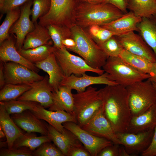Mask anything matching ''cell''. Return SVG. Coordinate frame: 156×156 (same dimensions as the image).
Masks as SVG:
<instances>
[{
  "label": "cell",
  "mask_w": 156,
  "mask_h": 156,
  "mask_svg": "<svg viewBox=\"0 0 156 156\" xmlns=\"http://www.w3.org/2000/svg\"><path fill=\"white\" fill-rule=\"evenodd\" d=\"M103 113L116 133L126 132L132 118L125 87L106 85L99 90Z\"/></svg>",
  "instance_id": "6da1fadb"
},
{
  "label": "cell",
  "mask_w": 156,
  "mask_h": 156,
  "mask_svg": "<svg viewBox=\"0 0 156 156\" xmlns=\"http://www.w3.org/2000/svg\"><path fill=\"white\" fill-rule=\"evenodd\" d=\"M125 14L109 3L91 4L79 2L74 15L73 23L82 28L94 25L101 26L118 18Z\"/></svg>",
  "instance_id": "7a4b0ae2"
},
{
  "label": "cell",
  "mask_w": 156,
  "mask_h": 156,
  "mask_svg": "<svg viewBox=\"0 0 156 156\" xmlns=\"http://www.w3.org/2000/svg\"><path fill=\"white\" fill-rule=\"evenodd\" d=\"M70 29L71 38L76 44L73 52L80 56L91 67L101 69L108 57L82 27L73 23Z\"/></svg>",
  "instance_id": "3957f363"
},
{
  "label": "cell",
  "mask_w": 156,
  "mask_h": 156,
  "mask_svg": "<svg viewBox=\"0 0 156 156\" xmlns=\"http://www.w3.org/2000/svg\"><path fill=\"white\" fill-rule=\"evenodd\" d=\"M102 68L110 79L125 87L150 77L149 74L137 70L120 57H108Z\"/></svg>",
  "instance_id": "277c9868"
},
{
  "label": "cell",
  "mask_w": 156,
  "mask_h": 156,
  "mask_svg": "<svg viewBox=\"0 0 156 156\" xmlns=\"http://www.w3.org/2000/svg\"><path fill=\"white\" fill-rule=\"evenodd\" d=\"M73 96V116L77 124L81 127L101 107L102 101L99 90L91 86Z\"/></svg>",
  "instance_id": "5b68a950"
},
{
  "label": "cell",
  "mask_w": 156,
  "mask_h": 156,
  "mask_svg": "<svg viewBox=\"0 0 156 156\" xmlns=\"http://www.w3.org/2000/svg\"><path fill=\"white\" fill-rule=\"evenodd\" d=\"M132 117L145 112L156 102V92L148 79L126 87Z\"/></svg>",
  "instance_id": "8992f818"
},
{
  "label": "cell",
  "mask_w": 156,
  "mask_h": 156,
  "mask_svg": "<svg viewBox=\"0 0 156 156\" xmlns=\"http://www.w3.org/2000/svg\"><path fill=\"white\" fill-rule=\"evenodd\" d=\"M53 52L64 77L73 74L80 76L87 72L95 73L99 75L104 72L103 69L91 67L83 58L70 53L65 47L61 49L55 47Z\"/></svg>",
  "instance_id": "52a82bcc"
},
{
  "label": "cell",
  "mask_w": 156,
  "mask_h": 156,
  "mask_svg": "<svg viewBox=\"0 0 156 156\" xmlns=\"http://www.w3.org/2000/svg\"><path fill=\"white\" fill-rule=\"evenodd\" d=\"M62 125L77 138L91 156H98L104 148L114 144L109 140L90 133L75 122H67L63 123Z\"/></svg>",
  "instance_id": "ba28073f"
},
{
  "label": "cell",
  "mask_w": 156,
  "mask_h": 156,
  "mask_svg": "<svg viewBox=\"0 0 156 156\" xmlns=\"http://www.w3.org/2000/svg\"><path fill=\"white\" fill-rule=\"evenodd\" d=\"M49 12L43 16L44 20L50 24L66 25L73 19L78 3L77 0H51Z\"/></svg>",
  "instance_id": "9c48e42d"
},
{
  "label": "cell",
  "mask_w": 156,
  "mask_h": 156,
  "mask_svg": "<svg viewBox=\"0 0 156 156\" xmlns=\"http://www.w3.org/2000/svg\"><path fill=\"white\" fill-rule=\"evenodd\" d=\"M3 63L5 84H31L44 77L22 64L13 62Z\"/></svg>",
  "instance_id": "30bf717a"
},
{
  "label": "cell",
  "mask_w": 156,
  "mask_h": 156,
  "mask_svg": "<svg viewBox=\"0 0 156 156\" xmlns=\"http://www.w3.org/2000/svg\"><path fill=\"white\" fill-rule=\"evenodd\" d=\"M154 130L138 133H116L120 145L125 148L130 156L141 154L151 142Z\"/></svg>",
  "instance_id": "8fae6325"
},
{
  "label": "cell",
  "mask_w": 156,
  "mask_h": 156,
  "mask_svg": "<svg viewBox=\"0 0 156 156\" xmlns=\"http://www.w3.org/2000/svg\"><path fill=\"white\" fill-rule=\"evenodd\" d=\"M81 127L94 136L107 139L114 144H121L116 133L104 116L102 107Z\"/></svg>",
  "instance_id": "7c38bea8"
},
{
  "label": "cell",
  "mask_w": 156,
  "mask_h": 156,
  "mask_svg": "<svg viewBox=\"0 0 156 156\" xmlns=\"http://www.w3.org/2000/svg\"><path fill=\"white\" fill-rule=\"evenodd\" d=\"M33 0H30L21 6L20 15L10 28L9 34H15V46L17 50L22 49L25 37L28 33L33 31L35 25L30 19Z\"/></svg>",
  "instance_id": "4fadbf2b"
},
{
  "label": "cell",
  "mask_w": 156,
  "mask_h": 156,
  "mask_svg": "<svg viewBox=\"0 0 156 156\" xmlns=\"http://www.w3.org/2000/svg\"><path fill=\"white\" fill-rule=\"evenodd\" d=\"M116 36L125 50L146 58L152 62H156L155 54L140 35L131 31Z\"/></svg>",
  "instance_id": "5bb4252c"
},
{
  "label": "cell",
  "mask_w": 156,
  "mask_h": 156,
  "mask_svg": "<svg viewBox=\"0 0 156 156\" xmlns=\"http://www.w3.org/2000/svg\"><path fill=\"white\" fill-rule=\"evenodd\" d=\"M53 91L49 83V77L46 75L42 80L33 83L30 89L16 100L36 102L45 108L49 107L53 103Z\"/></svg>",
  "instance_id": "9a60e30c"
},
{
  "label": "cell",
  "mask_w": 156,
  "mask_h": 156,
  "mask_svg": "<svg viewBox=\"0 0 156 156\" xmlns=\"http://www.w3.org/2000/svg\"><path fill=\"white\" fill-rule=\"evenodd\" d=\"M102 84L106 85L118 84L110 79L108 74L105 72L97 76H90L86 74L80 76L73 74L64 77L60 86L69 88L76 90L77 92H79L84 91L87 88L92 85Z\"/></svg>",
  "instance_id": "2e32d148"
},
{
  "label": "cell",
  "mask_w": 156,
  "mask_h": 156,
  "mask_svg": "<svg viewBox=\"0 0 156 156\" xmlns=\"http://www.w3.org/2000/svg\"><path fill=\"white\" fill-rule=\"evenodd\" d=\"M10 115L15 124L25 131L48 135L49 124L38 118L30 110H26L21 113Z\"/></svg>",
  "instance_id": "e0dca14e"
},
{
  "label": "cell",
  "mask_w": 156,
  "mask_h": 156,
  "mask_svg": "<svg viewBox=\"0 0 156 156\" xmlns=\"http://www.w3.org/2000/svg\"><path fill=\"white\" fill-rule=\"evenodd\" d=\"M31 112L38 118L44 120L59 131L63 133L65 129L62 124L67 122L77 123L74 116L64 111L48 110L39 104Z\"/></svg>",
  "instance_id": "ac0fdd59"
},
{
  "label": "cell",
  "mask_w": 156,
  "mask_h": 156,
  "mask_svg": "<svg viewBox=\"0 0 156 156\" xmlns=\"http://www.w3.org/2000/svg\"><path fill=\"white\" fill-rule=\"evenodd\" d=\"M11 35L9 38L0 44V61L3 63L13 62L18 63L38 72L39 69L35 64L27 60L18 52L15 46L16 36L14 34Z\"/></svg>",
  "instance_id": "d6986e66"
},
{
  "label": "cell",
  "mask_w": 156,
  "mask_h": 156,
  "mask_svg": "<svg viewBox=\"0 0 156 156\" xmlns=\"http://www.w3.org/2000/svg\"><path fill=\"white\" fill-rule=\"evenodd\" d=\"M48 128V135L64 156H68L70 151L74 148L83 145L73 133L66 128L63 133L59 131L49 124Z\"/></svg>",
  "instance_id": "ffe728a7"
},
{
  "label": "cell",
  "mask_w": 156,
  "mask_h": 156,
  "mask_svg": "<svg viewBox=\"0 0 156 156\" xmlns=\"http://www.w3.org/2000/svg\"><path fill=\"white\" fill-rule=\"evenodd\" d=\"M142 18L130 11L118 18L101 26L112 32L115 36H118L131 31H138V25Z\"/></svg>",
  "instance_id": "44dd1931"
},
{
  "label": "cell",
  "mask_w": 156,
  "mask_h": 156,
  "mask_svg": "<svg viewBox=\"0 0 156 156\" xmlns=\"http://www.w3.org/2000/svg\"><path fill=\"white\" fill-rule=\"evenodd\" d=\"M156 127V102L143 113L132 117L126 132L138 133Z\"/></svg>",
  "instance_id": "7402d4cb"
},
{
  "label": "cell",
  "mask_w": 156,
  "mask_h": 156,
  "mask_svg": "<svg viewBox=\"0 0 156 156\" xmlns=\"http://www.w3.org/2000/svg\"><path fill=\"white\" fill-rule=\"evenodd\" d=\"M35 65L39 69L47 73L50 85L54 91H57L64 76L53 52L45 60L36 63Z\"/></svg>",
  "instance_id": "603a6c76"
},
{
  "label": "cell",
  "mask_w": 156,
  "mask_h": 156,
  "mask_svg": "<svg viewBox=\"0 0 156 156\" xmlns=\"http://www.w3.org/2000/svg\"><path fill=\"white\" fill-rule=\"evenodd\" d=\"M10 115L4 106L0 103V127L5 135L8 148L11 149L15 141L25 132L15 124Z\"/></svg>",
  "instance_id": "cb8c5ba5"
},
{
  "label": "cell",
  "mask_w": 156,
  "mask_h": 156,
  "mask_svg": "<svg viewBox=\"0 0 156 156\" xmlns=\"http://www.w3.org/2000/svg\"><path fill=\"white\" fill-rule=\"evenodd\" d=\"M72 90L69 88L60 86L57 91H53V103L49 110L64 111L73 116L74 102Z\"/></svg>",
  "instance_id": "d4e9b609"
},
{
  "label": "cell",
  "mask_w": 156,
  "mask_h": 156,
  "mask_svg": "<svg viewBox=\"0 0 156 156\" xmlns=\"http://www.w3.org/2000/svg\"><path fill=\"white\" fill-rule=\"evenodd\" d=\"M34 30L27 34L24 41L22 49H33L45 44L51 45L49 40L51 39L46 27L34 23Z\"/></svg>",
  "instance_id": "484cf974"
},
{
  "label": "cell",
  "mask_w": 156,
  "mask_h": 156,
  "mask_svg": "<svg viewBox=\"0 0 156 156\" xmlns=\"http://www.w3.org/2000/svg\"><path fill=\"white\" fill-rule=\"evenodd\" d=\"M137 27L138 32L156 56V16L142 18Z\"/></svg>",
  "instance_id": "4316f807"
},
{
  "label": "cell",
  "mask_w": 156,
  "mask_h": 156,
  "mask_svg": "<svg viewBox=\"0 0 156 156\" xmlns=\"http://www.w3.org/2000/svg\"><path fill=\"white\" fill-rule=\"evenodd\" d=\"M127 7L142 18L156 16V0H128Z\"/></svg>",
  "instance_id": "83f0119b"
},
{
  "label": "cell",
  "mask_w": 156,
  "mask_h": 156,
  "mask_svg": "<svg viewBox=\"0 0 156 156\" xmlns=\"http://www.w3.org/2000/svg\"><path fill=\"white\" fill-rule=\"evenodd\" d=\"M51 141L48 135L38 136L35 133L26 132L15 141L13 148L25 147L33 151L43 143Z\"/></svg>",
  "instance_id": "f1b7e54d"
},
{
  "label": "cell",
  "mask_w": 156,
  "mask_h": 156,
  "mask_svg": "<svg viewBox=\"0 0 156 156\" xmlns=\"http://www.w3.org/2000/svg\"><path fill=\"white\" fill-rule=\"evenodd\" d=\"M55 47L45 44L27 49L18 50L19 53L30 62L35 64L42 61L53 52Z\"/></svg>",
  "instance_id": "f546056e"
},
{
  "label": "cell",
  "mask_w": 156,
  "mask_h": 156,
  "mask_svg": "<svg viewBox=\"0 0 156 156\" xmlns=\"http://www.w3.org/2000/svg\"><path fill=\"white\" fill-rule=\"evenodd\" d=\"M119 57L137 70L143 73L149 74L153 62L147 59L133 54L125 49Z\"/></svg>",
  "instance_id": "4dcf8cb0"
},
{
  "label": "cell",
  "mask_w": 156,
  "mask_h": 156,
  "mask_svg": "<svg viewBox=\"0 0 156 156\" xmlns=\"http://www.w3.org/2000/svg\"><path fill=\"white\" fill-rule=\"evenodd\" d=\"M32 84H5L0 91V101L17 99L24 93L30 89Z\"/></svg>",
  "instance_id": "1f68e13d"
},
{
  "label": "cell",
  "mask_w": 156,
  "mask_h": 156,
  "mask_svg": "<svg viewBox=\"0 0 156 156\" xmlns=\"http://www.w3.org/2000/svg\"><path fill=\"white\" fill-rule=\"evenodd\" d=\"M46 27L53 42V46L55 48H64V47L62 43L63 40L66 38H71L70 28L66 26L51 24Z\"/></svg>",
  "instance_id": "d6a6232c"
},
{
  "label": "cell",
  "mask_w": 156,
  "mask_h": 156,
  "mask_svg": "<svg viewBox=\"0 0 156 156\" xmlns=\"http://www.w3.org/2000/svg\"><path fill=\"white\" fill-rule=\"evenodd\" d=\"M0 103L4 106L7 112L10 115L19 114L27 110H34L39 104L33 101L17 100L0 101Z\"/></svg>",
  "instance_id": "836d02e7"
},
{
  "label": "cell",
  "mask_w": 156,
  "mask_h": 156,
  "mask_svg": "<svg viewBox=\"0 0 156 156\" xmlns=\"http://www.w3.org/2000/svg\"><path fill=\"white\" fill-rule=\"evenodd\" d=\"M21 9L19 7L8 11L3 22L0 26V44L9 38L10 29L19 17Z\"/></svg>",
  "instance_id": "e575fe53"
},
{
  "label": "cell",
  "mask_w": 156,
  "mask_h": 156,
  "mask_svg": "<svg viewBox=\"0 0 156 156\" xmlns=\"http://www.w3.org/2000/svg\"><path fill=\"white\" fill-rule=\"evenodd\" d=\"M98 45L108 57H119L124 49L116 36Z\"/></svg>",
  "instance_id": "d590c367"
},
{
  "label": "cell",
  "mask_w": 156,
  "mask_h": 156,
  "mask_svg": "<svg viewBox=\"0 0 156 156\" xmlns=\"http://www.w3.org/2000/svg\"><path fill=\"white\" fill-rule=\"evenodd\" d=\"M31 9V21L34 23L38 19L47 14L51 6V0H33Z\"/></svg>",
  "instance_id": "8d00e7d4"
},
{
  "label": "cell",
  "mask_w": 156,
  "mask_h": 156,
  "mask_svg": "<svg viewBox=\"0 0 156 156\" xmlns=\"http://www.w3.org/2000/svg\"><path fill=\"white\" fill-rule=\"evenodd\" d=\"M89 34L98 45L103 43L115 34L112 32L98 25L89 27Z\"/></svg>",
  "instance_id": "74e56055"
},
{
  "label": "cell",
  "mask_w": 156,
  "mask_h": 156,
  "mask_svg": "<svg viewBox=\"0 0 156 156\" xmlns=\"http://www.w3.org/2000/svg\"><path fill=\"white\" fill-rule=\"evenodd\" d=\"M51 142L42 144L33 151V156H64L60 149Z\"/></svg>",
  "instance_id": "f35d334b"
},
{
  "label": "cell",
  "mask_w": 156,
  "mask_h": 156,
  "mask_svg": "<svg viewBox=\"0 0 156 156\" xmlns=\"http://www.w3.org/2000/svg\"><path fill=\"white\" fill-rule=\"evenodd\" d=\"M0 156H32L33 151L29 148L23 147L18 148H1L0 151Z\"/></svg>",
  "instance_id": "ab89813d"
},
{
  "label": "cell",
  "mask_w": 156,
  "mask_h": 156,
  "mask_svg": "<svg viewBox=\"0 0 156 156\" xmlns=\"http://www.w3.org/2000/svg\"><path fill=\"white\" fill-rule=\"evenodd\" d=\"M30 0H4L1 12L4 14L12 9L19 7Z\"/></svg>",
  "instance_id": "60d3db41"
},
{
  "label": "cell",
  "mask_w": 156,
  "mask_h": 156,
  "mask_svg": "<svg viewBox=\"0 0 156 156\" xmlns=\"http://www.w3.org/2000/svg\"><path fill=\"white\" fill-rule=\"evenodd\" d=\"M120 144H114L103 149L98 156H119Z\"/></svg>",
  "instance_id": "b9f144b4"
},
{
  "label": "cell",
  "mask_w": 156,
  "mask_h": 156,
  "mask_svg": "<svg viewBox=\"0 0 156 156\" xmlns=\"http://www.w3.org/2000/svg\"><path fill=\"white\" fill-rule=\"evenodd\" d=\"M141 155L142 156H156V127L150 145Z\"/></svg>",
  "instance_id": "7bdbcfd3"
},
{
  "label": "cell",
  "mask_w": 156,
  "mask_h": 156,
  "mask_svg": "<svg viewBox=\"0 0 156 156\" xmlns=\"http://www.w3.org/2000/svg\"><path fill=\"white\" fill-rule=\"evenodd\" d=\"M91 155L83 145L76 147L69 152L68 156H91Z\"/></svg>",
  "instance_id": "ee69618b"
},
{
  "label": "cell",
  "mask_w": 156,
  "mask_h": 156,
  "mask_svg": "<svg viewBox=\"0 0 156 156\" xmlns=\"http://www.w3.org/2000/svg\"><path fill=\"white\" fill-rule=\"evenodd\" d=\"M103 3L111 4L118 8L124 13L127 12V3L125 0H104Z\"/></svg>",
  "instance_id": "f6af8a7d"
},
{
  "label": "cell",
  "mask_w": 156,
  "mask_h": 156,
  "mask_svg": "<svg viewBox=\"0 0 156 156\" xmlns=\"http://www.w3.org/2000/svg\"><path fill=\"white\" fill-rule=\"evenodd\" d=\"M63 46L68 50L73 52L76 47V42L72 38H66L63 40Z\"/></svg>",
  "instance_id": "bcb514c9"
},
{
  "label": "cell",
  "mask_w": 156,
  "mask_h": 156,
  "mask_svg": "<svg viewBox=\"0 0 156 156\" xmlns=\"http://www.w3.org/2000/svg\"><path fill=\"white\" fill-rule=\"evenodd\" d=\"M149 74L150 77L147 79L151 81H156V62L152 63Z\"/></svg>",
  "instance_id": "7dc6e473"
},
{
  "label": "cell",
  "mask_w": 156,
  "mask_h": 156,
  "mask_svg": "<svg viewBox=\"0 0 156 156\" xmlns=\"http://www.w3.org/2000/svg\"><path fill=\"white\" fill-rule=\"evenodd\" d=\"M5 77L3 71V63L1 62L0 64V88L1 89L5 85Z\"/></svg>",
  "instance_id": "c3c4849f"
},
{
  "label": "cell",
  "mask_w": 156,
  "mask_h": 156,
  "mask_svg": "<svg viewBox=\"0 0 156 156\" xmlns=\"http://www.w3.org/2000/svg\"><path fill=\"white\" fill-rule=\"evenodd\" d=\"M78 2L91 4H97L103 2L104 0H77Z\"/></svg>",
  "instance_id": "681fc988"
},
{
  "label": "cell",
  "mask_w": 156,
  "mask_h": 156,
  "mask_svg": "<svg viewBox=\"0 0 156 156\" xmlns=\"http://www.w3.org/2000/svg\"><path fill=\"white\" fill-rule=\"evenodd\" d=\"M130 156L129 155L128 153L124 146L122 145V146H120L119 156Z\"/></svg>",
  "instance_id": "f907efd6"
},
{
  "label": "cell",
  "mask_w": 156,
  "mask_h": 156,
  "mask_svg": "<svg viewBox=\"0 0 156 156\" xmlns=\"http://www.w3.org/2000/svg\"><path fill=\"white\" fill-rule=\"evenodd\" d=\"M0 138H3V137H4L5 136V135L3 132V131L2 130V129L0 127Z\"/></svg>",
  "instance_id": "816d5d0a"
},
{
  "label": "cell",
  "mask_w": 156,
  "mask_h": 156,
  "mask_svg": "<svg viewBox=\"0 0 156 156\" xmlns=\"http://www.w3.org/2000/svg\"><path fill=\"white\" fill-rule=\"evenodd\" d=\"M156 92V81H151Z\"/></svg>",
  "instance_id": "f5cc1de1"
},
{
  "label": "cell",
  "mask_w": 156,
  "mask_h": 156,
  "mask_svg": "<svg viewBox=\"0 0 156 156\" xmlns=\"http://www.w3.org/2000/svg\"><path fill=\"white\" fill-rule=\"evenodd\" d=\"M4 1V0H0V9L2 8Z\"/></svg>",
  "instance_id": "db71d44e"
},
{
  "label": "cell",
  "mask_w": 156,
  "mask_h": 156,
  "mask_svg": "<svg viewBox=\"0 0 156 156\" xmlns=\"http://www.w3.org/2000/svg\"><path fill=\"white\" fill-rule=\"evenodd\" d=\"M125 2H126V3H127V2H128V0H125Z\"/></svg>",
  "instance_id": "11a10c76"
}]
</instances>
